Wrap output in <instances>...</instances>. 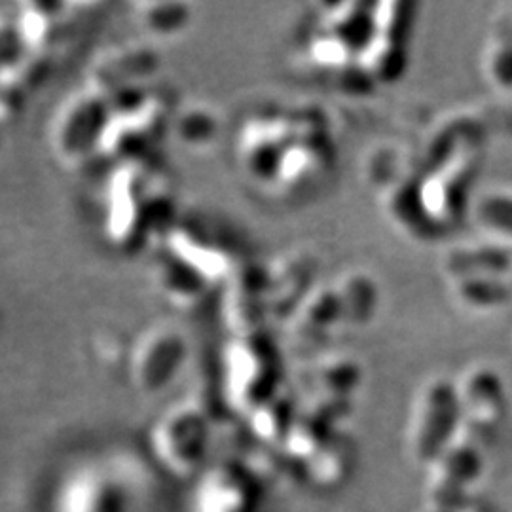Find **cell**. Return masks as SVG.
I'll list each match as a JSON object with an SVG mask.
<instances>
[]
</instances>
